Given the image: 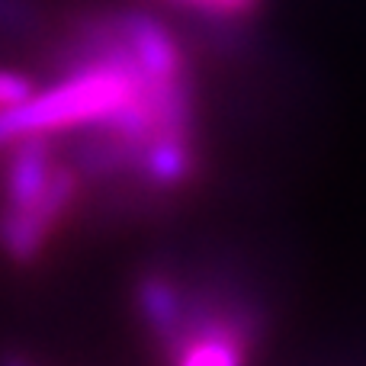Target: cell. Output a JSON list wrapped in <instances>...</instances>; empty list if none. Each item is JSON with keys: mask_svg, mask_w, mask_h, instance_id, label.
Returning a JSON list of instances; mask_svg holds the SVG:
<instances>
[{"mask_svg": "<svg viewBox=\"0 0 366 366\" xmlns=\"http://www.w3.org/2000/svg\"><path fill=\"white\" fill-rule=\"evenodd\" d=\"M113 23L145 77L167 81V77L187 74V64H183L177 42H174V36L154 16H145V13H122Z\"/></svg>", "mask_w": 366, "mask_h": 366, "instance_id": "obj_4", "label": "cell"}, {"mask_svg": "<svg viewBox=\"0 0 366 366\" xmlns=\"http://www.w3.org/2000/svg\"><path fill=\"white\" fill-rule=\"evenodd\" d=\"M193 171V154H189V142H177V139H164V142H154L152 148L145 152L142 158V180L148 187H158V189H167V187H177L189 177Z\"/></svg>", "mask_w": 366, "mask_h": 366, "instance_id": "obj_6", "label": "cell"}, {"mask_svg": "<svg viewBox=\"0 0 366 366\" xmlns=\"http://www.w3.org/2000/svg\"><path fill=\"white\" fill-rule=\"evenodd\" d=\"M139 87L142 68L135 64L129 45L122 42L116 26L103 29L94 49L81 51L71 77L49 90H36L19 107L0 109V145L26 135H45L51 129L97 126L132 100Z\"/></svg>", "mask_w": 366, "mask_h": 366, "instance_id": "obj_1", "label": "cell"}, {"mask_svg": "<svg viewBox=\"0 0 366 366\" xmlns=\"http://www.w3.org/2000/svg\"><path fill=\"white\" fill-rule=\"evenodd\" d=\"M139 305H142V318L152 325V331L158 337H164L177 325L183 296L164 277H145L139 283Z\"/></svg>", "mask_w": 366, "mask_h": 366, "instance_id": "obj_7", "label": "cell"}, {"mask_svg": "<svg viewBox=\"0 0 366 366\" xmlns=\"http://www.w3.org/2000/svg\"><path fill=\"white\" fill-rule=\"evenodd\" d=\"M187 4L199 6L206 13H215V16H238V13H247L257 0H187Z\"/></svg>", "mask_w": 366, "mask_h": 366, "instance_id": "obj_9", "label": "cell"}, {"mask_svg": "<svg viewBox=\"0 0 366 366\" xmlns=\"http://www.w3.org/2000/svg\"><path fill=\"white\" fill-rule=\"evenodd\" d=\"M254 318L212 290L183 296L180 318L164 335L171 366H244Z\"/></svg>", "mask_w": 366, "mask_h": 366, "instance_id": "obj_2", "label": "cell"}, {"mask_svg": "<svg viewBox=\"0 0 366 366\" xmlns=\"http://www.w3.org/2000/svg\"><path fill=\"white\" fill-rule=\"evenodd\" d=\"M36 94V84L19 71H0V109H13Z\"/></svg>", "mask_w": 366, "mask_h": 366, "instance_id": "obj_8", "label": "cell"}, {"mask_svg": "<svg viewBox=\"0 0 366 366\" xmlns=\"http://www.w3.org/2000/svg\"><path fill=\"white\" fill-rule=\"evenodd\" d=\"M77 189V177L71 171H51L45 189L36 202L26 209H4L0 212V247L13 260H32L42 247L49 228L61 215V209L71 202Z\"/></svg>", "mask_w": 366, "mask_h": 366, "instance_id": "obj_3", "label": "cell"}, {"mask_svg": "<svg viewBox=\"0 0 366 366\" xmlns=\"http://www.w3.org/2000/svg\"><path fill=\"white\" fill-rule=\"evenodd\" d=\"M51 177V145L45 135L16 139L6 164V209H26L39 199Z\"/></svg>", "mask_w": 366, "mask_h": 366, "instance_id": "obj_5", "label": "cell"}]
</instances>
